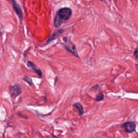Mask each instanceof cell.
<instances>
[{"label": "cell", "mask_w": 138, "mask_h": 138, "mask_svg": "<svg viewBox=\"0 0 138 138\" xmlns=\"http://www.w3.org/2000/svg\"><path fill=\"white\" fill-rule=\"evenodd\" d=\"M72 15V11L67 7L62 8L57 13L54 19V24L55 27L58 28L62 25L63 21H67Z\"/></svg>", "instance_id": "cell-1"}, {"label": "cell", "mask_w": 138, "mask_h": 138, "mask_svg": "<svg viewBox=\"0 0 138 138\" xmlns=\"http://www.w3.org/2000/svg\"><path fill=\"white\" fill-rule=\"evenodd\" d=\"M64 40V44L63 46L65 49L70 52L73 55H74L76 57L79 58V56L78 55V52L77 51L76 48L75 44L73 43L70 39H67L66 37H64L63 38Z\"/></svg>", "instance_id": "cell-2"}, {"label": "cell", "mask_w": 138, "mask_h": 138, "mask_svg": "<svg viewBox=\"0 0 138 138\" xmlns=\"http://www.w3.org/2000/svg\"><path fill=\"white\" fill-rule=\"evenodd\" d=\"M22 88L19 84H15L9 87V94L12 98L16 99L22 93Z\"/></svg>", "instance_id": "cell-3"}, {"label": "cell", "mask_w": 138, "mask_h": 138, "mask_svg": "<svg viewBox=\"0 0 138 138\" xmlns=\"http://www.w3.org/2000/svg\"><path fill=\"white\" fill-rule=\"evenodd\" d=\"M11 3H12V6H13V9L14 11L15 12V13L18 16L20 20H21V21H22L23 18V14L22 10L21 9V6H20V5L15 1V0H14V1L12 2Z\"/></svg>", "instance_id": "cell-4"}, {"label": "cell", "mask_w": 138, "mask_h": 138, "mask_svg": "<svg viewBox=\"0 0 138 138\" xmlns=\"http://www.w3.org/2000/svg\"><path fill=\"white\" fill-rule=\"evenodd\" d=\"M123 127L127 133H131L135 131L136 124L133 121H127L123 125Z\"/></svg>", "instance_id": "cell-5"}, {"label": "cell", "mask_w": 138, "mask_h": 138, "mask_svg": "<svg viewBox=\"0 0 138 138\" xmlns=\"http://www.w3.org/2000/svg\"><path fill=\"white\" fill-rule=\"evenodd\" d=\"M27 65V66L29 67L31 70L35 72L36 74H37L38 76L42 77V72L41 70H40V69H39V68H37L36 66L35 65V64L33 62H30V61H28Z\"/></svg>", "instance_id": "cell-6"}, {"label": "cell", "mask_w": 138, "mask_h": 138, "mask_svg": "<svg viewBox=\"0 0 138 138\" xmlns=\"http://www.w3.org/2000/svg\"><path fill=\"white\" fill-rule=\"evenodd\" d=\"M63 32H64V30L63 29H59V30H58L56 31L55 32H54V33L52 34L48 39L47 43L49 44V43H50L51 41H52V40L55 39L56 38V37H57L58 36H59L60 35H61Z\"/></svg>", "instance_id": "cell-7"}, {"label": "cell", "mask_w": 138, "mask_h": 138, "mask_svg": "<svg viewBox=\"0 0 138 138\" xmlns=\"http://www.w3.org/2000/svg\"><path fill=\"white\" fill-rule=\"evenodd\" d=\"M73 106L77 109V110H78V113L80 116H82L84 114L83 107L79 103H76L73 105Z\"/></svg>", "instance_id": "cell-8"}, {"label": "cell", "mask_w": 138, "mask_h": 138, "mask_svg": "<svg viewBox=\"0 0 138 138\" xmlns=\"http://www.w3.org/2000/svg\"><path fill=\"white\" fill-rule=\"evenodd\" d=\"M104 96L103 93L102 92H100L96 96V100L97 101H101L104 99Z\"/></svg>", "instance_id": "cell-9"}, {"label": "cell", "mask_w": 138, "mask_h": 138, "mask_svg": "<svg viewBox=\"0 0 138 138\" xmlns=\"http://www.w3.org/2000/svg\"><path fill=\"white\" fill-rule=\"evenodd\" d=\"M24 80L27 83L29 84L30 85H32L33 84V82H32V80L31 78H30L29 77H28L27 76H25L23 78Z\"/></svg>", "instance_id": "cell-10"}, {"label": "cell", "mask_w": 138, "mask_h": 138, "mask_svg": "<svg viewBox=\"0 0 138 138\" xmlns=\"http://www.w3.org/2000/svg\"><path fill=\"white\" fill-rule=\"evenodd\" d=\"M137 53H138L137 49L136 48V49H135V51H134V56L135 57L136 59L137 58Z\"/></svg>", "instance_id": "cell-11"}, {"label": "cell", "mask_w": 138, "mask_h": 138, "mask_svg": "<svg viewBox=\"0 0 138 138\" xmlns=\"http://www.w3.org/2000/svg\"><path fill=\"white\" fill-rule=\"evenodd\" d=\"M18 116H19V117H21V118H26V119H28V117H27L22 115L20 113H18Z\"/></svg>", "instance_id": "cell-12"}, {"label": "cell", "mask_w": 138, "mask_h": 138, "mask_svg": "<svg viewBox=\"0 0 138 138\" xmlns=\"http://www.w3.org/2000/svg\"><path fill=\"white\" fill-rule=\"evenodd\" d=\"M9 1H10V2L11 3L12 2H13V1H14V0H9Z\"/></svg>", "instance_id": "cell-13"}, {"label": "cell", "mask_w": 138, "mask_h": 138, "mask_svg": "<svg viewBox=\"0 0 138 138\" xmlns=\"http://www.w3.org/2000/svg\"><path fill=\"white\" fill-rule=\"evenodd\" d=\"M53 138H57V137L56 136H55V135H54V136H53Z\"/></svg>", "instance_id": "cell-14"}, {"label": "cell", "mask_w": 138, "mask_h": 138, "mask_svg": "<svg viewBox=\"0 0 138 138\" xmlns=\"http://www.w3.org/2000/svg\"><path fill=\"white\" fill-rule=\"evenodd\" d=\"M115 1H117V0H115Z\"/></svg>", "instance_id": "cell-15"}]
</instances>
